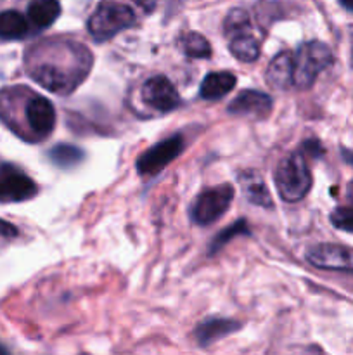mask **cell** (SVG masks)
Masks as SVG:
<instances>
[{"instance_id":"cell-1","label":"cell","mask_w":353,"mask_h":355,"mask_svg":"<svg viewBox=\"0 0 353 355\" xmlns=\"http://www.w3.org/2000/svg\"><path fill=\"white\" fill-rule=\"evenodd\" d=\"M275 187L287 203H296L307 196L311 187V173L301 153L289 155L277 165Z\"/></svg>"},{"instance_id":"cell-2","label":"cell","mask_w":353,"mask_h":355,"mask_svg":"<svg viewBox=\"0 0 353 355\" xmlns=\"http://www.w3.org/2000/svg\"><path fill=\"white\" fill-rule=\"evenodd\" d=\"M332 62V52L322 42H307L300 47L294 58L293 85L296 89H310L317 76L329 68Z\"/></svg>"},{"instance_id":"cell-3","label":"cell","mask_w":353,"mask_h":355,"mask_svg":"<svg viewBox=\"0 0 353 355\" xmlns=\"http://www.w3.org/2000/svg\"><path fill=\"white\" fill-rule=\"evenodd\" d=\"M134 23L135 14L128 6L118 2H102L90 16L89 31L96 40L102 42L134 26Z\"/></svg>"},{"instance_id":"cell-4","label":"cell","mask_w":353,"mask_h":355,"mask_svg":"<svg viewBox=\"0 0 353 355\" xmlns=\"http://www.w3.org/2000/svg\"><path fill=\"white\" fill-rule=\"evenodd\" d=\"M232 198H234V189L228 184H221L218 187L203 191L194 201L190 217L199 225L213 224L228 210Z\"/></svg>"},{"instance_id":"cell-5","label":"cell","mask_w":353,"mask_h":355,"mask_svg":"<svg viewBox=\"0 0 353 355\" xmlns=\"http://www.w3.org/2000/svg\"><path fill=\"white\" fill-rule=\"evenodd\" d=\"M183 139L180 135L165 139L163 142H158L154 148L145 151L137 162V172L145 177H154L161 172L163 168L170 165L176 156L182 153Z\"/></svg>"},{"instance_id":"cell-6","label":"cell","mask_w":353,"mask_h":355,"mask_svg":"<svg viewBox=\"0 0 353 355\" xmlns=\"http://www.w3.org/2000/svg\"><path fill=\"white\" fill-rule=\"evenodd\" d=\"M307 260L314 267L353 274V248L343 245H317L307 252Z\"/></svg>"},{"instance_id":"cell-7","label":"cell","mask_w":353,"mask_h":355,"mask_svg":"<svg viewBox=\"0 0 353 355\" xmlns=\"http://www.w3.org/2000/svg\"><path fill=\"white\" fill-rule=\"evenodd\" d=\"M37 194V186L24 173L17 172L12 166L0 168V201L2 203H19Z\"/></svg>"},{"instance_id":"cell-8","label":"cell","mask_w":353,"mask_h":355,"mask_svg":"<svg viewBox=\"0 0 353 355\" xmlns=\"http://www.w3.org/2000/svg\"><path fill=\"white\" fill-rule=\"evenodd\" d=\"M142 99L145 104L159 111H172L179 106L176 89L166 76H152L142 85Z\"/></svg>"},{"instance_id":"cell-9","label":"cell","mask_w":353,"mask_h":355,"mask_svg":"<svg viewBox=\"0 0 353 355\" xmlns=\"http://www.w3.org/2000/svg\"><path fill=\"white\" fill-rule=\"evenodd\" d=\"M228 111L237 116H251L262 120L269 116L272 111V99L258 90H244L232 101Z\"/></svg>"},{"instance_id":"cell-10","label":"cell","mask_w":353,"mask_h":355,"mask_svg":"<svg viewBox=\"0 0 353 355\" xmlns=\"http://www.w3.org/2000/svg\"><path fill=\"white\" fill-rule=\"evenodd\" d=\"M26 120L35 134H51L55 127V110L51 101L44 96H33L26 104Z\"/></svg>"},{"instance_id":"cell-11","label":"cell","mask_w":353,"mask_h":355,"mask_svg":"<svg viewBox=\"0 0 353 355\" xmlns=\"http://www.w3.org/2000/svg\"><path fill=\"white\" fill-rule=\"evenodd\" d=\"M293 69H294V58L289 52H280L266 69V83L273 89L284 90L289 85H293Z\"/></svg>"},{"instance_id":"cell-12","label":"cell","mask_w":353,"mask_h":355,"mask_svg":"<svg viewBox=\"0 0 353 355\" xmlns=\"http://www.w3.org/2000/svg\"><path fill=\"white\" fill-rule=\"evenodd\" d=\"M237 83L235 75L228 71H217L210 73V75L204 76L203 83H201L199 94L203 99L206 101H217L221 99L224 96H227L232 89Z\"/></svg>"},{"instance_id":"cell-13","label":"cell","mask_w":353,"mask_h":355,"mask_svg":"<svg viewBox=\"0 0 353 355\" xmlns=\"http://www.w3.org/2000/svg\"><path fill=\"white\" fill-rule=\"evenodd\" d=\"M239 328L241 324L232 319H210L196 329V338L201 345H210V343L237 331Z\"/></svg>"},{"instance_id":"cell-14","label":"cell","mask_w":353,"mask_h":355,"mask_svg":"<svg viewBox=\"0 0 353 355\" xmlns=\"http://www.w3.org/2000/svg\"><path fill=\"white\" fill-rule=\"evenodd\" d=\"M241 180L242 191H244V196L248 198L249 203L258 205L263 208H272V196H270V191L266 189L265 182H263L262 177L255 172H246L239 177Z\"/></svg>"},{"instance_id":"cell-15","label":"cell","mask_w":353,"mask_h":355,"mask_svg":"<svg viewBox=\"0 0 353 355\" xmlns=\"http://www.w3.org/2000/svg\"><path fill=\"white\" fill-rule=\"evenodd\" d=\"M61 14L57 0H33L28 6V17L37 28H48Z\"/></svg>"},{"instance_id":"cell-16","label":"cell","mask_w":353,"mask_h":355,"mask_svg":"<svg viewBox=\"0 0 353 355\" xmlns=\"http://www.w3.org/2000/svg\"><path fill=\"white\" fill-rule=\"evenodd\" d=\"M28 33V21L17 10H3L0 12V38L3 40H17Z\"/></svg>"},{"instance_id":"cell-17","label":"cell","mask_w":353,"mask_h":355,"mask_svg":"<svg viewBox=\"0 0 353 355\" xmlns=\"http://www.w3.org/2000/svg\"><path fill=\"white\" fill-rule=\"evenodd\" d=\"M230 52L235 59L242 62H253L258 59L260 55V45L258 40L251 35L244 33H239L232 37L230 42Z\"/></svg>"},{"instance_id":"cell-18","label":"cell","mask_w":353,"mask_h":355,"mask_svg":"<svg viewBox=\"0 0 353 355\" xmlns=\"http://www.w3.org/2000/svg\"><path fill=\"white\" fill-rule=\"evenodd\" d=\"M180 47H182L183 54L194 59H204L211 55L210 42L201 33H196V31L183 35L182 40H180Z\"/></svg>"},{"instance_id":"cell-19","label":"cell","mask_w":353,"mask_h":355,"mask_svg":"<svg viewBox=\"0 0 353 355\" xmlns=\"http://www.w3.org/2000/svg\"><path fill=\"white\" fill-rule=\"evenodd\" d=\"M48 158L52 159V163L61 168H71V166L78 165L83 158V153L80 151L76 146L69 144H57L51 153H48Z\"/></svg>"},{"instance_id":"cell-20","label":"cell","mask_w":353,"mask_h":355,"mask_svg":"<svg viewBox=\"0 0 353 355\" xmlns=\"http://www.w3.org/2000/svg\"><path fill=\"white\" fill-rule=\"evenodd\" d=\"M248 232L249 231H248V224H246V220H237L234 225H230V227H227L225 231H221L220 234L213 239L210 248V255H213V253H217L218 250L224 248V246L227 245L230 239H234L235 236L248 234Z\"/></svg>"},{"instance_id":"cell-21","label":"cell","mask_w":353,"mask_h":355,"mask_svg":"<svg viewBox=\"0 0 353 355\" xmlns=\"http://www.w3.org/2000/svg\"><path fill=\"white\" fill-rule=\"evenodd\" d=\"M225 33L234 37V35L244 33L249 28V16L242 9H232L228 16L225 17Z\"/></svg>"},{"instance_id":"cell-22","label":"cell","mask_w":353,"mask_h":355,"mask_svg":"<svg viewBox=\"0 0 353 355\" xmlns=\"http://www.w3.org/2000/svg\"><path fill=\"white\" fill-rule=\"evenodd\" d=\"M331 222L341 231L353 232V207H339L331 214Z\"/></svg>"},{"instance_id":"cell-23","label":"cell","mask_w":353,"mask_h":355,"mask_svg":"<svg viewBox=\"0 0 353 355\" xmlns=\"http://www.w3.org/2000/svg\"><path fill=\"white\" fill-rule=\"evenodd\" d=\"M301 149H303L305 153H310V156H314V158H318V156L324 153V149H322L320 142L315 141V139H311V141H307L303 142V146H301Z\"/></svg>"},{"instance_id":"cell-24","label":"cell","mask_w":353,"mask_h":355,"mask_svg":"<svg viewBox=\"0 0 353 355\" xmlns=\"http://www.w3.org/2000/svg\"><path fill=\"white\" fill-rule=\"evenodd\" d=\"M0 236H6V238H14L17 236V229L12 224L6 220H0Z\"/></svg>"},{"instance_id":"cell-25","label":"cell","mask_w":353,"mask_h":355,"mask_svg":"<svg viewBox=\"0 0 353 355\" xmlns=\"http://www.w3.org/2000/svg\"><path fill=\"white\" fill-rule=\"evenodd\" d=\"M134 2L137 3L138 7H142L144 10H152V9H154V6H156V2H158V0H134Z\"/></svg>"},{"instance_id":"cell-26","label":"cell","mask_w":353,"mask_h":355,"mask_svg":"<svg viewBox=\"0 0 353 355\" xmlns=\"http://www.w3.org/2000/svg\"><path fill=\"white\" fill-rule=\"evenodd\" d=\"M339 2H341L343 6L346 7V9H352L353 10V0H339Z\"/></svg>"},{"instance_id":"cell-27","label":"cell","mask_w":353,"mask_h":355,"mask_svg":"<svg viewBox=\"0 0 353 355\" xmlns=\"http://www.w3.org/2000/svg\"><path fill=\"white\" fill-rule=\"evenodd\" d=\"M0 354H6V349H3V347H0Z\"/></svg>"}]
</instances>
